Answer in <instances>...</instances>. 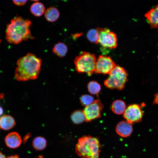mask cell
<instances>
[{"mask_svg":"<svg viewBox=\"0 0 158 158\" xmlns=\"http://www.w3.org/2000/svg\"><path fill=\"white\" fill-rule=\"evenodd\" d=\"M143 114L141 106L133 104L126 108L123 114V117L126 121L132 124L141 121Z\"/></svg>","mask_w":158,"mask_h":158,"instance_id":"ba28073f","label":"cell"},{"mask_svg":"<svg viewBox=\"0 0 158 158\" xmlns=\"http://www.w3.org/2000/svg\"><path fill=\"white\" fill-rule=\"evenodd\" d=\"M31 21L17 16L11 21L7 27L6 39L9 43L18 44L23 41L33 39L30 28Z\"/></svg>","mask_w":158,"mask_h":158,"instance_id":"7a4b0ae2","label":"cell"},{"mask_svg":"<svg viewBox=\"0 0 158 158\" xmlns=\"http://www.w3.org/2000/svg\"><path fill=\"white\" fill-rule=\"evenodd\" d=\"M3 110L2 108L0 106V116L3 113Z\"/></svg>","mask_w":158,"mask_h":158,"instance_id":"4316f807","label":"cell"},{"mask_svg":"<svg viewBox=\"0 0 158 158\" xmlns=\"http://www.w3.org/2000/svg\"><path fill=\"white\" fill-rule=\"evenodd\" d=\"M103 107L102 104L99 99H96L91 104L85 107L83 111L85 121L90 122L99 118Z\"/></svg>","mask_w":158,"mask_h":158,"instance_id":"9c48e42d","label":"cell"},{"mask_svg":"<svg viewBox=\"0 0 158 158\" xmlns=\"http://www.w3.org/2000/svg\"><path fill=\"white\" fill-rule=\"evenodd\" d=\"M6 158H19L17 155H15L7 157Z\"/></svg>","mask_w":158,"mask_h":158,"instance_id":"d4e9b609","label":"cell"},{"mask_svg":"<svg viewBox=\"0 0 158 158\" xmlns=\"http://www.w3.org/2000/svg\"><path fill=\"white\" fill-rule=\"evenodd\" d=\"M30 134L28 133L24 136L23 140V141L24 143L30 137Z\"/></svg>","mask_w":158,"mask_h":158,"instance_id":"cb8c5ba5","label":"cell"},{"mask_svg":"<svg viewBox=\"0 0 158 158\" xmlns=\"http://www.w3.org/2000/svg\"><path fill=\"white\" fill-rule=\"evenodd\" d=\"M5 140L8 147L13 149L18 147L22 142L20 136L16 132H12L8 134L6 137Z\"/></svg>","mask_w":158,"mask_h":158,"instance_id":"30bf717a","label":"cell"},{"mask_svg":"<svg viewBox=\"0 0 158 158\" xmlns=\"http://www.w3.org/2000/svg\"><path fill=\"white\" fill-rule=\"evenodd\" d=\"M116 64L111 58L106 55H101L97 59L95 73L109 74Z\"/></svg>","mask_w":158,"mask_h":158,"instance_id":"52a82bcc","label":"cell"},{"mask_svg":"<svg viewBox=\"0 0 158 158\" xmlns=\"http://www.w3.org/2000/svg\"><path fill=\"white\" fill-rule=\"evenodd\" d=\"M116 133L123 137L130 136L133 131V128L131 124L126 121H122L118 123L116 127Z\"/></svg>","mask_w":158,"mask_h":158,"instance_id":"8fae6325","label":"cell"},{"mask_svg":"<svg viewBox=\"0 0 158 158\" xmlns=\"http://www.w3.org/2000/svg\"><path fill=\"white\" fill-rule=\"evenodd\" d=\"M87 87L89 92L93 95H97L101 89L100 85L97 82L95 81L89 82Z\"/></svg>","mask_w":158,"mask_h":158,"instance_id":"ffe728a7","label":"cell"},{"mask_svg":"<svg viewBox=\"0 0 158 158\" xmlns=\"http://www.w3.org/2000/svg\"><path fill=\"white\" fill-rule=\"evenodd\" d=\"M109 75L104 83L106 87L118 90L124 88L128 80V73L124 68L116 65Z\"/></svg>","mask_w":158,"mask_h":158,"instance_id":"277c9868","label":"cell"},{"mask_svg":"<svg viewBox=\"0 0 158 158\" xmlns=\"http://www.w3.org/2000/svg\"><path fill=\"white\" fill-rule=\"evenodd\" d=\"M88 40L91 42L95 44L99 43V35L97 28L89 30L87 35Z\"/></svg>","mask_w":158,"mask_h":158,"instance_id":"44dd1931","label":"cell"},{"mask_svg":"<svg viewBox=\"0 0 158 158\" xmlns=\"http://www.w3.org/2000/svg\"><path fill=\"white\" fill-rule=\"evenodd\" d=\"M0 158H6L5 156L0 152Z\"/></svg>","mask_w":158,"mask_h":158,"instance_id":"484cf974","label":"cell"},{"mask_svg":"<svg viewBox=\"0 0 158 158\" xmlns=\"http://www.w3.org/2000/svg\"><path fill=\"white\" fill-rule=\"evenodd\" d=\"M152 28H158V4L145 15Z\"/></svg>","mask_w":158,"mask_h":158,"instance_id":"7c38bea8","label":"cell"},{"mask_svg":"<svg viewBox=\"0 0 158 158\" xmlns=\"http://www.w3.org/2000/svg\"><path fill=\"white\" fill-rule=\"evenodd\" d=\"M71 118L73 122L76 124L82 123L85 121V118L83 110H78L73 112Z\"/></svg>","mask_w":158,"mask_h":158,"instance_id":"d6986e66","label":"cell"},{"mask_svg":"<svg viewBox=\"0 0 158 158\" xmlns=\"http://www.w3.org/2000/svg\"><path fill=\"white\" fill-rule=\"evenodd\" d=\"M94 100V98L93 96L87 94L82 95L80 99L81 105L85 107L92 103Z\"/></svg>","mask_w":158,"mask_h":158,"instance_id":"7402d4cb","label":"cell"},{"mask_svg":"<svg viewBox=\"0 0 158 158\" xmlns=\"http://www.w3.org/2000/svg\"><path fill=\"white\" fill-rule=\"evenodd\" d=\"M126 108L125 102L123 100L117 99L112 103L111 109L115 114L121 115L123 114Z\"/></svg>","mask_w":158,"mask_h":158,"instance_id":"5bb4252c","label":"cell"},{"mask_svg":"<svg viewBox=\"0 0 158 158\" xmlns=\"http://www.w3.org/2000/svg\"><path fill=\"white\" fill-rule=\"evenodd\" d=\"M99 35V43L104 47L115 49L117 46L116 34L107 28H97Z\"/></svg>","mask_w":158,"mask_h":158,"instance_id":"8992f818","label":"cell"},{"mask_svg":"<svg viewBox=\"0 0 158 158\" xmlns=\"http://www.w3.org/2000/svg\"><path fill=\"white\" fill-rule=\"evenodd\" d=\"M100 145L98 139L90 136L80 138L76 145L77 154L83 158H99Z\"/></svg>","mask_w":158,"mask_h":158,"instance_id":"3957f363","label":"cell"},{"mask_svg":"<svg viewBox=\"0 0 158 158\" xmlns=\"http://www.w3.org/2000/svg\"><path fill=\"white\" fill-rule=\"evenodd\" d=\"M13 3L18 6H22L25 4L27 1V0H13Z\"/></svg>","mask_w":158,"mask_h":158,"instance_id":"603a6c76","label":"cell"},{"mask_svg":"<svg viewBox=\"0 0 158 158\" xmlns=\"http://www.w3.org/2000/svg\"><path fill=\"white\" fill-rule=\"evenodd\" d=\"M47 142L43 137L37 136L35 138L32 142V146L35 150L41 151L44 150L46 147Z\"/></svg>","mask_w":158,"mask_h":158,"instance_id":"ac0fdd59","label":"cell"},{"mask_svg":"<svg viewBox=\"0 0 158 158\" xmlns=\"http://www.w3.org/2000/svg\"><path fill=\"white\" fill-rule=\"evenodd\" d=\"M45 8L44 5L39 2H36L32 4L30 11L33 15L36 16H42L45 12Z\"/></svg>","mask_w":158,"mask_h":158,"instance_id":"2e32d148","label":"cell"},{"mask_svg":"<svg viewBox=\"0 0 158 158\" xmlns=\"http://www.w3.org/2000/svg\"><path fill=\"white\" fill-rule=\"evenodd\" d=\"M14 118L9 115H4L0 118V128L5 130L12 128L15 125Z\"/></svg>","mask_w":158,"mask_h":158,"instance_id":"4fadbf2b","label":"cell"},{"mask_svg":"<svg viewBox=\"0 0 158 158\" xmlns=\"http://www.w3.org/2000/svg\"><path fill=\"white\" fill-rule=\"evenodd\" d=\"M41 60L35 55L29 53L27 54L17 61L15 79L20 81L37 79L41 71Z\"/></svg>","mask_w":158,"mask_h":158,"instance_id":"6da1fadb","label":"cell"},{"mask_svg":"<svg viewBox=\"0 0 158 158\" xmlns=\"http://www.w3.org/2000/svg\"><path fill=\"white\" fill-rule=\"evenodd\" d=\"M44 16L46 20L50 22L56 21L59 16V12L58 9L53 7H50L44 12Z\"/></svg>","mask_w":158,"mask_h":158,"instance_id":"9a60e30c","label":"cell"},{"mask_svg":"<svg viewBox=\"0 0 158 158\" xmlns=\"http://www.w3.org/2000/svg\"><path fill=\"white\" fill-rule=\"evenodd\" d=\"M1 42V40L0 39V42Z\"/></svg>","mask_w":158,"mask_h":158,"instance_id":"83f0119b","label":"cell"},{"mask_svg":"<svg viewBox=\"0 0 158 158\" xmlns=\"http://www.w3.org/2000/svg\"><path fill=\"white\" fill-rule=\"evenodd\" d=\"M68 51V48L64 43L59 42L54 46L53 48V52L57 56L60 57H64Z\"/></svg>","mask_w":158,"mask_h":158,"instance_id":"e0dca14e","label":"cell"},{"mask_svg":"<svg viewBox=\"0 0 158 158\" xmlns=\"http://www.w3.org/2000/svg\"><path fill=\"white\" fill-rule=\"evenodd\" d=\"M96 60L95 54L82 51L74 60L75 69L78 73L90 76L95 72Z\"/></svg>","mask_w":158,"mask_h":158,"instance_id":"5b68a950","label":"cell"}]
</instances>
